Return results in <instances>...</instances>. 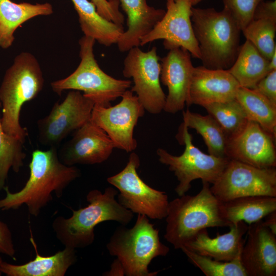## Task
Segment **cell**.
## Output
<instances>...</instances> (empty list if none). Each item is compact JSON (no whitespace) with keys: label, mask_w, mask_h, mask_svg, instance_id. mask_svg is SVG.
Here are the masks:
<instances>
[{"label":"cell","mask_w":276,"mask_h":276,"mask_svg":"<svg viewBox=\"0 0 276 276\" xmlns=\"http://www.w3.org/2000/svg\"><path fill=\"white\" fill-rule=\"evenodd\" d=\"M29 169V179L20 191L12 193L4 187L6 196L0 199V210H16L25 204L29 214L37 217L53 200V193L60 198L65 188L81 176L76 167L61 162L55 147L33 151Z\"/></svg>","instance_id":"6da1fadb"},{"label":"cell","mask_w":276,"mask_h":276,"mask_svg":"<svg viewBox=\"0 0 276 276\" xmlns=\"http://www.w3.org/2000/svg\"><path fill=\"white\" fill-rule=\"evenodd\" d=\"M117 190L106 188L102 193L94 189L86 195L88 204L77 210H72V215L65 218L58 216L52 223L57 239L64 246L74 249L84 248L95 240V227L99 223L114 221L123 225L130 223L133 213L116 199Z\"/></svg>","instance_id":"7a4b0ae2"},{"label":"cell","mask_w":276,"mask_h":276,"mask_svg":"<svg viewBox=\"0 0 276 276\" xmlns=\"http://www.w3.org/2000/svg\"><path fill=\"white\" fill-rule=\"evenodd\" d=\"M191 21L204 67L228 70L236 60L240 48V33L237 22L223 8H191Z\"/></svg>","instance_id":"3957f363"},{"label":"cell","mask_w":276,"mask_h":276,"mask_svg":"<svg viewBox=\"0 0 276 276\" xmlns=\"http://www.w3.org/2000/svg\"><path fill=\"white\" fill-rule=\"evenodd\" d=\"M44 79L40 65L32 53L16 56L6 71L0 85L1 122L8 134L25 143L27 129L20 123L24 104L35 99L42 90Z\"/></svg>","instance_id":"277c9868"},{"label":"cell","mask_w":276,"mask_h":276,"mask_svg":"<svg viewBox=\"0 0 276 276\" xmlns=\"http://www.w3.org/2000/svg\"><path fill=\"white\" fill-rule=\"evenodd\" d=\"M195 195H183L169 201L166 215L165 239L176 249L208 227H229L223 211V202L212 193L210 183Z\"/></svg>","instance_id":"5b68a950"},{"label":"cell","mask_w":276,"mask_h":276,"mask_svg":"<svg viewBox=\"0 0 276 276\" xmlns=\"http://www.w3.org/2000/svg\"><path fill=\"white\" fill-rule=\"evenodd\" d=\"M118 226L106 245L109 254L117 257L126 276H156L159 271L151 272L148 266L152 260L166 256L169 247L160 240L159 229L147 216L137 214L131 228Z\"/></svg>","instance_id":"8992f818"},{"label":"cell","mask_w":276,"mask_h":276,"mask_svg":"<svg viewBox=\"0 0 276 276\" xmlns=\"http://www.w3.org/2000/svg\"><path fill=\"white\" fill-rule=\"evenodd\" d=\"M95 42L94 38L85 35L79 39V65L69 76L51 82V87L60 96L66 90L83 91L95 105L108 107L111 101L121 97L131 87L132 82L116 79L100 68L94 54Z\"/></svg>","instance_id":"52a82bcc"},{"label":"cell","mask_w":276,"mask_h":276,"mask_svg":"<svg viewBox=\"0 0 276 276\" xmlns=\"http://www.w3.org/2000/svg\"><path fill=\"white\" fill-rule=\"evenodd\" d=\"M177 139L185 146L180 155H173L163 148L157 149L156 153L158 160L168 166L176 177L178 183L175 191L178 196L186 194L191 187V182L195 179L214 183L229 159L202 152L193 145L192 136L185 126L180 125Z\"/></svg>","instance_id":"ba28073f"},{"label":"cell","mask_w":276,"mask_h":276,"mask_svg":"<svg viewBox=\"0 0 276 276\" xmlns=\"http://www.w3.org/2000/svg\"><path fill=\"white\" fill-rule=\"evenodd\" d=\"M140 165L138 155L132 152L125 168L107 180L119 190L118 201L133 213L152 219L165 218L168 196L165 192L152 188L143 180L137 172Z\"/></svg>","instance_id":"9c48e42d"},{"label":"cell","mask_w":276,"mask_h":276,"mask_svg":"<svg viewBox=\"0 0 276 276\" xmlns=\"http://www.w3.org/2000/svg\"><path fill=\"white\" fill-rule=\"evenodd\" d=\"M210 189L222 202L248 196L276 197V169L260 168L229 159Z\"/></svg>","instance_id":"30bf717a"},{"label":"cell","mask_w":276,"mask_h":276,"mask_svg":"<svg viewBox=\"0 0 276 276\" xmlns=\"http://www.w3.org/2000/svg\"><path fill=\"white\" fill-rule=\"evenodd\" d=\"M94 105L80 91H70L61 102L54 104L48 115L37 121L39 143L57 148L71 133L90 121Z\"/></svg>","instance_id":"8fae6325"},{"label":"cell","mask_w":276,"mask_h":276,"mask_svg":"<svg viewBox=\"0 0 276 276\" xmlns=\"http://www.w3.org/2000/svg\"><path fill=\"white\" fill-rule=\"evenodd\" d=\"M128 52L123 74L132 78L134 85L131 90L136 93L145 110L159 114L164 110L166 96L160 83L161 66L156 47L144 52L136 47Z\"/></svg>","instance_id":"7c38bea8"},{"label":"cell","mask_w":276,"mask_h":276,"mask_svg":"<svg viewBox=\"0 0 276 276\" xmlns=\"http://www.w3.org/2000/svg\"><path fill=\"white\" fill-rule=\"evenodd\" d=\"M121 97L113 106L95 105L90 121L107 133L115 148L130 152L137 147L134 129L145 109L131 90H126Z\"/></svg>","instance_id":"4fadbf2b"},{"label":"cell","mask_w":276,"mask_h":276,"mask_svg":"<svg viewBox=\"0 0 276 276\" xmlns=\"http://www.w3.org/2000/svg\"><path fill=\"white\" fill-rule=\"evenodd\" d=\"M167 11L153 29L140 39V45L163 39L167 50L181 47L193 57L200 53L191 21L192 5L187 0H167Z\"/></svg>","instance_id":"5bb4252c"},{"label":"cell","mask_w":276,"mask_h":276,"mask_svg":"<svg viewBox=\"0 0 276 276\" xmlns=\"http://www.w3.org/2000/svg\"><path fill=\"white\" fill-rule=\"evenodd\" d=\"M275 138L248 120L241 131L228 140L226 157L260 168L275 167Z\"/></svg>","instance_id":"9a60e30c"},{"label":"cell","mask_w":276,"mask_h":276,"mask_svg":"<svg viewBox=\"0 0 276 276\" xmlns=\"http://www.w3.org/2000/svg\"><path fill=\"white\" fill-rule=\"evenodd\" d=\"M114 148L107 133L90 120L74 132L58 154L61 162L67 166L94 165L106 160Z\"/></svg>","instance_id":"2e32d148"},{"label":"cell","mask_w":276,"mask_h":276,"mask_svg":"<svg viewBox=\"0 0 276 276\" xmlns=\"http://www.w3.org/2000/svg\"><path fill=\"white\" fill-rule=\"evenodd\" d=\"M169 50L160 60V80L168 89L163 110L174 114L186 104L194 66L187 50L176 47Z\"/></svg>","instance_id":"e0dca14e"},{"label":"cell","mask_w":276,"mask_h":276,"mask_svg":"<svg viewBox=\"0 0 276 276\" xmlns=\"http://www.w3.org/2000/svg\"><path fill=\"white\" fill-rule=\"evenodd\" d=\"M240 261L247 276L276 275V234L261 220L249 224Z\"/></svg>","instance_id":"ac0fdd59"},{"label":"cell","mask_w":276,"mask_h":276,"mask_svg":"<svg viewBox=\"0 0 276 276\" xmlns=\"http://www.w3.org/2000/svg\"><path fill=\"white\" fill-rule=\"evenodd\" d=\"M240 85L228 70L194 67L186 104L204 106L236 99Z\"/></svg>","instance_id":"d6986e66"},{"label":"cell","mask_w":276,"mask_h":276,"mask_svg":"<svg viewBox=\"0 0 276 276\" xmlns=\"http://www.w3.org/2000/svg\"><path fill=\"white\" fill-rule=\"evenodd\" d=\"M248 226L239 221L229 226L228 232L222 235L217 233L214 238L210 237L206 228L203 229L182 247L216 260L231 261L240 257Z\"/></svg>","instance_id":"ffe728a7"},{"label":"cell","mask_w":276,"mask_h":276,"mask_svg":"<svg viewBox=\"0 0 276 276\" xmlns=\"http://www.w3.org/2000/svg\"><path fill=\"white\" fill-rule=\"evenodd\" d=\"M119 1L127 15L128 29L120 35L117 42L119 50L124 52L139 47L141 38L153 29L166 11L149 6L147 0Z\"/></svg>","instance_id":"44dd1931"},{"label":"cell","mask_w":276,"mask_h":276,"mask_svg":"<svg viewBox=\"0 0 276 276\" xmlns=\"http://www.w3.org/2000/svg\"><path fill=\"white\" fill-rule=\"evenodd\" d=\"M35 249L33 260L22 265H15L2 261L0 271L7 276H64L77 260L76 249H64L50 256H42L37 251L35 242L31 239Z\"/></svg>","instance_id":"7402d4cb"},{"label":"cell","mask_w":276,"mask_h":276,"mask_svg":"<svg viewBox=\"0 0 276 276\" xmlns=\"http://www.w3.org/2000/svg\"><path fill=\"white\" fill-rule=\"evenodd\" d=\"M53 13V7L49 3L34 4L0 0V47L3 49L10 48L14 41L15 31L27 21Z\"/></svg>","instance_id":"603a6c76"},{"label":"cell","mask_w":276,"mask_h":276,"mask_svg":"<svg viewBox=\"0 0 276 276\" xmlns=\"http://www.w3.org/2000/svg\"><path fill=\"white\" fill-rule=\"evenodd\" d=\"M76 10L81 29L84 35L91 37L106 47L117 43L124 32L122 25L116 24L102 17L95 4L88 0H71Z\"/></svg>","instance_id":"cb8c5ba5"},{"label":"cell","mask_w":276,"mask_h":276,"mask_svg":"<svg viewBox=\"0 0 276 276\" xmlns=\"http://www.w3.org/2000/svg\"><path fill=\"white\" fill-rule=\"evenodd\" d=\"M227 70L240 87L249 89H254L271 72L269 60L247 40L240 47L236 60Z\"/></svg>","instance_id":"d4e9b609"},{"label":"cell","mask_w":276,"mask_h":276,"mask_svg":"<svg viewBox=\"0 0 276 276\" xmlns=\"http://www.w3.org/2000/svg\"><path fill=\"white\" fill-rule=\"evenodd\" d=\"M222 202L224 217L231 226L239 221L255 223L276 211V197L273 196H248Z\"/></svg>","instance_id":"484cf974"},{"label":"cell","mask_w":276,"mask_h":276,"mask_svg":"<svg viewBox=\"0 0 276 276\" xmlns=\"http://www.w3.org/2000/svg\"><path fill=\"white\" fill-rule=\"evenodd\" d=\"M182 115L183 121L181 125L194 129L202 136L209 154L226 157L228 137L213 117L210 114L202 116L192 112L188 109L186 111H183Z\"/></svg>","instance_id":"4316f807"},{"label":"cell","mask_w":276,"mask_h":276,"mask_svg":"<svg viewBox=\"0 0 276 276\" xmlns=\"http://www.w3.org/2000/svg\"><path fill=\"white\" fill-rule=\"evenodd\" d=\"M236 99L243 108L248 120L258 123L276 136V107L253 89L240 87Z\"/></svg>","instance_id":"83f0119b"},{"label":"cell","mask_w":276,"mask_h":276,"mask_svg":"<svg viewBox=\"0 0 276 276\" xmlns=\"http://www.w3.org/2000/svg\"><path fill=\"white\" fill-rule=\"evenodd\" d=\"M220 125L228 140L241 131L248 120L238 101L213 103L203 106Z\"/></svg>","instance_id":"f1b7e54d"},{"label":"cell","mask_w":276,"mask_h":276,"mask_svg":"<svg viewBox=\"0 0 276 276\" xmlns=\"http://www.w3.org/2000/svg\"><path fill=\"white\" fill-rule=\"evenodd\" d=\"M23 144L3 130L0 114V190L5 187L10 169L18 173L23 166L26 157Z\"/></svg>","instance_id":"f546056e"},{"label":"cell","mask_w":276,"mask_h":276,"mask_svg":"<svg viewBox=\"0 0 276 276\" xmlns=\"http://www.w3.org/2000/svg\"><path fill=\"white\" fill-rule=\"evenodd\" d=\"M242 32L246 40L269 60L276 51V19H252Z\"/></svg>","instance_id":"4dcf8cb0"},{"label":"cell","mask_w":276,"mask_h":276,"mask_svg":"<svg viewBox=\"0 0 276 276\" xmlns=\"http://www.w3.org/2000/svg\"><path fill=\"white\" fill-rule=\"evenodd\" d=\"M180 249L189 261L206 276H247L240 257L229 262L220 261L198 254L185 247Z\"/></svg>","instance_id":"1f68e13d"},{"label":"cell","mask_w":276,"mask_h":276,"mask_svg":"<svg viewBox=\"0 0 276 276\" xmlns=\"http://www.w3.org/2000/svg\"><path fill=\"white\" fill-rule=\"evenodd\" d=\"M264 0H222L224 8L229 12L241 31L252 20L257 5Z\"/></svg>","instance_id":"d6a6232c"},{"label":"cell","mask_w":276,"mask_h":276,"mask_svg":"<svg viewBox=\"0 0 276 276\" xmlns=\"http://www.w3.org/2000/svg\"><path fill=\"white\" fill-rule=\"evenodd\" d=\"M98 13L104 19L119 25L124 22V16L119 10V0H91Z\"/></svg>","instance_id":"836d02e7"},{"label":"cell","mask_w":276,"mask_h":276,"mask_svg":"<svg viewBox=\"0 0 276 276\" xmlns=\"http://www.w3.org/2000/svg\"><path fill=\"white\" fill-rule=\"evenodd\" d=\"M276 107V70L269 72L253 89Z\"/></svg>","instance_id":"e575fe53"},{"label":"cell","mask_w":276,"mask_h":276,"mask_svg":"<svg viewBox=\"0 0 276 276\" xmlns=\"http://www.w3.org/2000/svg\"><path fill=\"white\" fill-rule=\"evenodd\" d=\"M0 253L15 257V249L13 244L12 234L9 227L0 220Z\"/></svg>","instance_id":"d590c367"},{"label":"cell","mask_w":276,"mask_h":276,"mask_svg":"<svg viewBox=\"0 0 276 276\" xmlns=\"http://www.w3.org/2000/svg\"><path fill=\"white\" fill-rule=\"evenodd\" d=\"M276 19V0H264L256 7L252 19Z\"/></svg>","instance_id":"8d00e7d4"},{"label":"cell","mask_w":276,"mask_h":276,"mask_svg":"<svg viewBox=\"0 0 276 276\" xmlns=\"http://www.w3.org/2000/svg\"><path fill=\"white\" fill-rule=\"evenodd\" d=\"M107 276L125 275L124 268L120 262L116 259L111 265L110 270L106 271L103 274Z\"/></svg>","instance_id":"74e56055"},{"label":"cell","mask_w":276,"mask_h":276,"mask_svg":"<svg viewBox=\"0 0 276 276\" xmlns=\"http://www.w3.org/2000/svg\"><path fill=\"white\" fill-rule=\"evenodd\" d=\"M265 218V221H263V223L276 234V211L271 212Z\"/></svg>","instance_id":"f35d334b"},{"label":"cell","mask_w":276,"mask_h":276,"mask_svg":"<svg viewBox=\"0 0 276 276\" xmlns=\"http://www.w3.org/2000/svg\"><path fill=\"white\" fill-rule=\"evenodd\" d=\"M269 68L270 71L276 70V51L269 60Z\"/></svg>","instance_id":"ab89813d"},{"label":"cell","mask_w":276,"mask_h":276,"mask_svg":"<svg viewBox=\"0 0 276 276\" xmlns=\"http://www.w3.org/2000/svg\"><path fill=\"white\" fill-rule=\"evenodd\" d=\"M190 4L192 5V7H194L195 5H197L201 2L204 0H187Z\"/></svg>","instance_id":"60d3db41"},{"label":"cell","mask_w":276,"mask_h":276,"mask_svg":"<svg viewBox=\"0 0 276 276\" xmlns=\"http://www.w3.org/2000/svg\"><path fill=\"white\" fill-rule=\"evenodd\" d=\"M2 261H3V260H2V258L0 257V264L2 262ZM2 273L0 271V276L2 275Z\"/></svg>","instance_id":"b9f144b4"}]
</instances>
